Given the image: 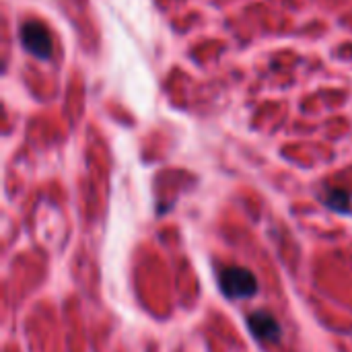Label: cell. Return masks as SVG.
I'll list each match as a JSON object with an SVG mask.
<instances>
[{
	"instance_id": "3",
	"label": "cell",
	"mask_w": 352,
	"mask_h": 352,
	"mask_svg": "<svg viewBox=\"0 0 352 352\" xmlns=\"http://www.w3.org/2000/svg\"><path fill=\"white\" fill-rule=\"evenodd\" d=\"M248 328H250V332L254 334L256 340L268 342V344L278 342V340H280V334H283L280 324H278L276 318H274L270 311H266V309H258V311L250 314V316H248Z\"/></svg>"
},
{
	"instance_id": "4",
	"label": "cell",
	"mask_w": 352,
	"mask_h": 352,
	"mask_svg": "<svg viewBox=\"0 0 352 352\" xmlns=\"http://www.w3.org/2000/svg\"><path fill=\"white\" fill-rule=\"evenodd\" d=\"M324 204L340 214L351 212L352 206V194L349 190H340V188H328L326 196H324Z\"/></svg>"
},
{
	"instance_id": "2",
	"label": "cell",
	"mask_w": 352,
	"mask_h": 352,
	"mask_svg": "<svg viewBox=\"0 0 352 352\" xmlns=\"http://www.w3.org/2000/svg\"><path fill=\"white\" fill-rule=\"evenodd\" d=\"M21 41L25 50L39 60H47L52 56V37L47 29L37 21H29L21 27Z\"/></svg>"
},
{
	"instance_id": "1",
	"label": "cell",
	"mask_w": 352,
	"mask_h": 352,
	"mask_svg": "<svg viewBox=\"0 0 352 352\" xmlns=\"http://www.w3.org/2000/svg\"><path fill=\"white\" fill-rule=\"evenodd\" d=\"M221 293L231 301L252 299L258 293V278L243 266H221L217 272Z\"/></svg>"
}]
</instances>
